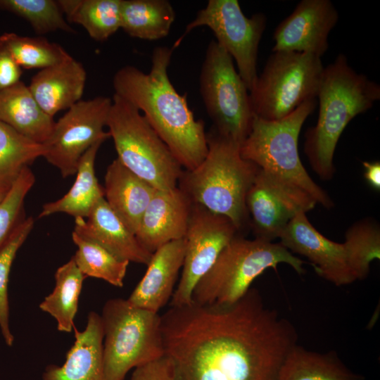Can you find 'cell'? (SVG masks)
Wrapping results in <instances>:
<instances>
[{"label": "cell", "mask_w": 380, "mask_h": 380, "mask_svg": "<svg viewBox=\"0 0 380 380\" xmlns=\"http://www.w3.org/2000/svg\"><path fill=\"white\" fill-rule=\"evenodd\" d=\"M106 127L117 158L127 169L157 190L177 186L183 172L180 164L143 114L115 94Z\"/></svg>", "instance_id": "8"}, {"label": "cell", "mask_w": 380, "mask_h": 380, "mask_svg": "<svg viewBox=\"0 0 380 380\" xmlns=\"http://www.w3.org/2000/svg\"><path fill=\"white\" fill-rule=\"evenodd\" d=\"M75 218L73 232L95 242L115 256L128 262L147 265L153 253L146 251L113 211L104 198L94 205L87 217Z\"/></svg>", "instance_id": "17"}, {"label": "cell", "mask_w": 380, "mask_h": 380, "mask_svg": "<svg viewBox=\"0 0 380 380\" xmlns=\"http://www.w3.org/2000/svg\"><path fill=\"white\" fill-rule=\"evenodd\" d=\"M75 341L59 366L49 365L42 380H106L103 357V331L101 315L90 312L85 329L73 327Z\"/></svg>", "instance_id": "18"}, {"label": "cell", "mask_w": 380, "mask_h": 380, "mask_svg": "<svg viewBox=\"0 0 380 380\" xmlns=\"http://www.w3.org/2000/svg\"><path fill=\"white\" fill-rule=\"evenodd\" d=\"M120 8V29L134 38H164L175 20V11L167 0H121Z\"/></svg>", "instance_id": "26"}, {"label": "cell", "mask_w": 380, "mask_h": 380, "mask_svg": "<svg viewBox=\"0 0 380 380\" xmlns=\"http://www.w3.org/2000/svg\"><path fill=\"white\" fill-rule=\"evenodd\" d=\"M317 123L305 135L304 152L313 171L323 180L335 172L334 156L347 125L380 99V86L357 73L340 53L324 68L318 91Z\"/></svg>", "instance_id": "4"}, {"label": "cell", "mask_w": 380, "mask_h": 380, "mask_svg": "<svg viewBox=\"0 0 380 380\" xmlns=\"http://www.w3.org/2000/svg\"><path fill=\"white\" fill-rule=\"evenodd\" d=\"M267 25L266 15L256 13L246 17L237 0H209L178 37L174 49L194 29L208 27L215 41L235 61L237 71L250 91L258 78L259 44Z\"/></svg>", "instance_id": "11"}, {"label": "cell", "mask_w": 380, "mask_h": 380, "mask_svg": "<svg viewBox=\"0 0 380 380\" xmlns=\"http://www.w3.org/2000/svg\"><path fill=\"white\" fill-rule=\"evenodd\" d=\"M103 142L89 148L81 157L76 171V179L69 191L61 198L43 205L39 217L63 213L75 218H87L94 205L104 198L103 188L95 174V159Z\"/></svg>", "instance_id": "23"}, {"label": "cell", "mask_w": 380, "mask_h": 380, "mask_svg": "<svg viewBox=\"0 0 380 380\" xmlns=\"http://www.w3.org/2000/svg\"><path fill=\"white\" fill-rule=\"evenodd\" d=\"M324 68L321 58L312 54L272 51L249 91L255 115L279 120L316 99Z\"/></svg>", "instance_id": "9"}, {"label": "cell", "mask_w": 380, "mask_h": 380, "mask_svg": "<svg viewBox=\"0 0 380 380\" xmlns=\"http://www.w3.org/2000/svg\"><path fill=\"white\" fill-rule=\"evenodd\" d=\"M86 80L83 65L72 57L40 70L32 77L28 87L42 109L53 118L81 101Z\"/></svg>", "instance_id": "20"}, {"label": "cell", "mask_w": 380, "mask_h": 380, "mask_svg": "<svg viewBox=\"0 0 380 380\" xmlns=\"http://www.w3.org/2000/svg\"><path fill=\"white\" fill-rule=\"evenodd\" d=\"M174 49L154 48L146 73L133 65L119 69L113 79L115 94L137 108L185 170L198 166L207 155V133L196 120L186 94H179L168 75Z\"/></svg>", "instance_id": "2"}, {"label": "cell", "mask_w": 380, "mask_h": 380, "mask_svg": "<svg viewBox=\"0 0 380 380\" xmlns=\"http://www.w3.org/2000/svg\"><path fill=\"white\" fill-rule=\"evenodd\" d=\"M54 278V289L39 304V308L56 319L59 331L69 333L75 327L79 297L86 277L71 258L57 269Z\"/></svg>", "instance_id": "27"}, {"label": "cell", "mask_w": 380, "mask_h": 380, "mask_svg": "<svg viewBox=\"0 0 380 380\" xmlns=\"http://www.w3.org/2000/svg\"><path fill=\"white\" fill-rule=\"evenodd\" d=\"M339 15L329 0H302L276 27L272 51L299 52L319 58L329 48L328 37Z\"/></svg>", "instance_id": "15"}, {"label": "cell", "mask_w": 380, "mask_h": 380, "mask_svg": "<svg viewBox=\"0 0 380 380\" xmlns=\"http://www.w3.org/2000/svg\"><path fill=\"white\" fill-rule=\"evenodd\" d=\"M192 204L178 186L156 190L135 234L140 244L153 253L169 242L184 239Z\"/></svg>", "instance_id": "16"}, {"label": "cell", "mask_w": 380, "mask_h": 380, "mask_svg": "<svg viewBox=\"0 0 380 380\" xmlns=\"http://www.w3.org/2000/svg\"><path fill=\"white\" fill-rule=\"evenodd\" d=\"M246 207L255 238L270 242L279 239L298 213L267 186L258 172L246 194Z\"/></svg>", "instance_id": "24"}, {"label": "cell", "mask_w": 380, "mask_h": 380, "mask_svg": "<svg viewBox=\"0 0 380 380\" xmlns=\"http://www.w3.org/2000/svg\"><path fill=\"white\" fill-rule=\"evenodd\" d=\"M111 105L112 99L106 96L81 100L56 121L51 136L43 144L44 158L63 177L75 175L84 153L96 143L110 138L103 127Z\"/></svg>", "instance_id": "12"}, {"label": "cell", "mask_w": 380, "mask_h": 380, "mask_svg": "<svg viewBox=\"0 0 380 380\" xmlns=\"http://www.w3.org/2000/svg\"><path fill=\"white\" fill-rule=\"evenodd\" d=\"M184 251V239L169 242L156 250L127 300L136 307L158 312L173 295Z\"/></svg>", "instance_id": "19"}, {"label": "cell", "mask_w": 380, "mask_h": 380, "mask_svg": "<svg viewBox=\"0 0 380 380\" xmlns=\"http://www.w3.org/2000/svg\"><path fill=\"white\" fill-rule=\"evenodd\" d=\"M279 239L291 253L306 257L316 273L334 285H348L357 280L348 243L325 237L312 226L305 213H296Z\"/></svg>", "instance_id": "14"}, {"label": "cell", "mask_w": 380, "mask_h": 380, "mask_svg": "<svg viewBox=\"0 0 380 380\" xmlns=\"http://www.w3.org/2000/svg\"><path fill=\"white\" fill-rule=\"evenodd\" d=\"M289 265L299 274L305 262L280 242L248 239L237 234L222 251L214 265L199 280L192 302L209 306H228L240 300L252 282L269 268Z\"/></svg>", "instance_id": "6"}, {"label": "cell", "mask_w": 380, "mask_h": 380, "mask_svg": "<svg viewBox=\"0 0 380 380\" xmlns=\"http://www.w3.org/2000/svg\"><path fill=\"white\" fill-rule=\"evenodd\" d=\"M199 91L212 127L241 146L251 132L255 114L249 91L232 58L215 39L206 49Z\"/></svg>", "instance_id": "10"}, {"label": "cell", "mask_w": 380, "mask_h": 380, "mask_svg": "<svg viewBox=\"0 0 380 380\" xmlns=\"http://www.w3.org/2000/svg\"><path fill=\"white\" fill-rule=\"evenodd\" d=\"M0 121L40 144L51 136L56 121L37 103L21 80L0 91Z\"/></svg>", "instance_id": "22"}, {"label": "cell", "mask_w": 380, "mask_h": 380, "mask_svg": "<svg viewBox=\"0 0 380 380\" xmlns=\"http://www.w3.org/2000/svg\"><path fill=\"white\" fill-rule=\"evenodd\" d=\"M0 40L23 69H44L68 61L72 56L60 44L44 37L5 32Z\"/></svg>", "instance_id": "31"}, {"label": "cell", "mask_w": 380, "mask_h": 380, "mask_svg": "<svg viewBox=\"0 0 380 380\" xmlns=\"http://www.w3.org/2000/svg\"><path fill=\"white\" fill-rule=\"evenodd\" d=\"M365 173L364 177L367 182L376 190L380 189V163L379 161L362 163Z\"/></svg>", "instance_id": "38"}, {"label": "cell", "mask_w": 380, "mask_h": 380, "mask_svg": "<svg viewBox=\"0 0 380 380\" xmlns=\"http://www.w3.org/2000/svg\"><path fill=\"white\" fill-rule=\"evenodd\" d=\"M34 222L32 217H25L0 250V331L8 346H12L14 342L9 319L8 286L10 272L17 252L32 230Z\"/></svg>", "instance_id": "33"}, {"label": "cell", "mask_w": 380, "mask_h": 380, "mask_svg": "<svg viewBox=\"0 0 380 380\" xmlns=\"http://www.w3.org/2000/svg\"><path fill=\"white\" fill-rule=\"evenodd\" d=\"M310 100L286 118L267 120L255 115L251 132L240 146L242 158L254 163L267 186L296 212L307 213L317 205L334 203L310 177L298 153L303 125L316 106Z\"/></svg>", "instance_id": "3"}, {"label": "cell", "mask_w": 380, "mask_h": 380, "mask_svg": "<svg viewBox=\"0 0 380 380\" xmlns=\"http://www.w3.org/2000/svg\"><path fill=\"white\" fill-rule=\"evenodd\" d=\"M104 199L125 225L134 234L156 189L118 158L108 166L104 177Z\"/></svg>", "instance_id": "21"}, {"label": "cell", "mask_w": 380, "mask_h": 380, "mask_svg": "<svg viewBox=\"0 0 380 380\" xmlns=\"http://www.w3.org/2000/svg\"><path fill=\"white\" fill-rule=\"evenodd\" d=\"M43 144L35 142L0 121V186L11 188L21 172L44 157Z\"/></svg>", "instance_id": "29"}, {"label": "cell", "mask_w": 380, "mask_h": 380, "mask_svg": "<svg viewBox=\"0 0 380 380\" xmlns=\"http://www.w3.org/2000/svg\"><path fill=\"white\" fill-rule=\"evenodd\" d=\"M0 10L25 19L38 34L58 30L75 32V30L65 19L57 1L0 0Z\"/></svg>", "instance_id": "32"}, {"label": "cell", "mask_w": 380, "mask_h": 380, "mask_svg": "<svg viewBox=\"0 0 380 380\" xmlns=\"http://www.w3.org/2000/svg\"><path fill=\"white\" fill-rule=\"evenodd\" d=\"M57 1L68 21L82 25L96 41H106L120 29L121 0Z\"/></svg>", "instance_id": "28"}, {"label": "cell", "mask_w": 380, "mask_h": 380, "mask_svg": "<svg viewBox=\"0 0 380 380\" xmlns=\"http://www.w3.org/2000/svg\"><path fill=\"white\" fill-rule=\"evenodd\" d=\"M77 249L72 257L83 275L122 287L129 262L120 259L100 245L72 233Z\"/></svg>", "instance_id": "30"}, {"label": "cell", "mask_w": 380, "mask_h": 380, "mask_svg": "<svg viewBox=\"0 0 380 380\" xmlns=\"http://www.w3.org/2000/svg\"><path fill=\"white\" fill-rule=\"evenodd\" d=\"M277 380H365L334 352L308 350L296 344L285 357Z\"/></svg>", "instance_id": "25"}, {"label": "cell", "mask_w": 380, "mask_h": 380, "mask_svg": "<svg viewBox=\"0 0 380 380\" xmlns=\"http://www.w3.org/2000/svg\"><path fill=\"white\" fill-rule=\"evenodd\" d=\"M176 380H277L298 334L251 288L228 306L190 304L161 315Z\"/></svg>", "instance_id": "1"}, {"label": "cell", "mask_w": 380, "mask_h": 380, "mask_svg": "<svg viewBox=\"0 0 380 380\" xmlns=\"http://www.w3.org/2000/svg\"><path fill=\"white\" fill-rule=\"evenodd\" d=\"M35 182V177L30 168L25 167L0 203V250L15 230L25 218V199Z\"/></svg>", "instance_id": "35"}, {"label": "cell", "mask_w": 380, "mask_h": 380, "mask_svg": "<svg viewBox=\"0 0 380 380\" xmlns=\"http://www.w3.org/2000/svg\"><path fill=\"white\" fill-rule=\"evenodd\" d=\"M208 153L192 170H183L177 186L193 203L224 215L239 232L249 225L246 194L259 168L242 158L240 145L218 134L207 133Z\"/></svg>", "instance_id": "5"}, {"label": "cell", "mask_w": 380, "mask_h": 380, "mask_svg": "<svg viewBox=\"0 0 380 380\" xmlns=\"http://www.w3.org/2000/svg\"><path fill=\"white\" fill-rule=\"evenodd\" d=\"M22 74V68L16 63L6 46L0 40V91L20 81Z\"/></svg>", "instance_id": "37"}, {"label": "cell", "mask_w": 380, "mask_h": 380, "mask_svg": "<svg viewBox=\"0 0 380 380\" xmlns=\"http://www.w3.org/2000/svg\"><path fill=\"white\" fill-rule=\"evenodd\" d=\"M10 188L0 186V203L4 199L7 195Z\"/></svg>", "instance_id": "39"}, {"label": "cell", "mask_w": 380, "mask_h": 380, "mask_svg": "<svg viewBox=\"0 0 380 380\" xmlns=\"http://www.w3.org/2000/svg\"><path fill=\"white\" fill-rule=\"evenodd\" d=\"M129 380H176L171 360L164 355L134 369Z\"/></svg>", "instance_id": "36"}, {"label": "cell", "mask_w": 380, "mask_h": 380, "mask_svg": "<svg viewBox=\"0 0 380 380\" xmlns=\"http://www.w3.org/2000/svg\"><path fill=\"white\" fill-rule=\"evenodd\" d=\"M350 250L353 271L357 280L366 279L370 264L380 258V230L377 224L364 220L353 224L346 233Z\"/></svg>", "instance_id": "34"}, {"label": "cell", "mask_w": 380, "mask_h": 380, "mask_svg": "<svg viewBox=\"0 0 380 380\" xmlns=\"http://www.w3.org/2000/svg\"><path fill=\"white\" fill-rule=\"evenodd\" d=\"M101 318L106 380H124L132 369L165 355L158 312L115 298L105 303Z\"/></svg>", "instance_id": "7"}, {"label": "cell", "mask_w": 380, "mask_h": 380, "mask_svg": "<svg viewBox=\"0 0 380 380\" xmlns=\"http://www.w3.org/2000/svg\"><path fill=\"white\" fill-rule=\"evenodd\" d=\"M239 231L228 217L193 203L184 236L185 251L182 274L171 298V307L192 302L193 291L209 271L224 247Z\"/></svg>", "instance_id": "13"}]
</instances>
